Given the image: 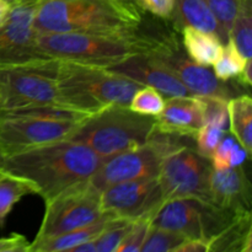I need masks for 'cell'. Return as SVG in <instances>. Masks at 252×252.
Returning a JSON list of instances; mask_svg holds the SVG:
<instances>
[{
    "label": "cell",
    "mask_w": 252,
    "mask_h": 252,
    "mask_svg": "<svg viewBox=\"0 0 252 252\" xmlns=\"http://www.w3.org/2000/svg\"><path fill=\"white\" fill-rule=\"evenodd\" d=\"M101 161L88 145L62 139L1 158L0 167L32 182L37 194L47 201L78 182L90 180Z\"/></svg>",
    "instance_id": "cell-1"
},
{
    "label": "cell",
    "mask_w": 252,
    "mask_h": 252,
    "mask_svg": "<svg viewBox=\"0 0 252 252\" xmlns=\"http://www.w3.org/2000/svg\"><path fill=\"white\" fill-rule=\"evenodd\" d=\"M143 17L128 0H37V33H89L122 36L138 32Z\"/></svg>",
    "instance_id": "cell-2"
},
{
    "label": "cell",
    "mask_w": 252,
    "mask_h": 252,
    "mask_svg": "<svg viewBox=\"0 0 252 252\" xmlns=\"http://www.w3.org/2000/svg\"><path fill=\"white\" fill-rule=\"evenodd\" d=\"M140 84L100 66L59 61L62 107L91 116L113 105L128 106Z\"/></svg>",
    "instance_id": "cell-3"
},
{
    "label": "cell",
    "mask_w": 252,
    "mask_h": 252,
    "mask_svg": "<svg viewBox=\"0 0 252 252\" xmlns=\"http://www.w3.org/2000/svg\"><path fill=\"white\" fill-rule=\"evenodd\" d=\"M158 37L139 31L130 34L38 33L36 39L39 53L46 58L110 68L120 62L148 53Z\"/></svg>",
    "instance_id": "cell-4"
},
{
    "label": "cell",
    "mask_w": 252,
    "mask_h": 252,
    "mask_svg": "<svg viewBox=\"0 0 252 252\" xmlns=\"http://www.w3.org/2000/svg\"><path fill=\"white\" fill-rule=\"evenodd\" d=\"M88 115L59 107L0 112V159L47 143L69 139Z\"/></svg>",
    "instance_id": "cell-5"
},
{
    "label": "cell",
    "mask_w": 252,
    "mask_h": 252,
    "mask_svg": "<svg viewBox=\"0 0 252 252\" xmlns=\"http://www.w3.org/2000/svg\"><path fill=\"white\" fill-rule=\"evenodd\" d=\"M155 130V117L113 105L89 116L69 139L88 145L101 159L142 147Z\"/></svg>",
    "instance_id": "cell-6"
},
{
    "label": "cell",
    "mask_w": 252,
    "mask_h": 252,
    "mask_svg": "<svg viewBox=\"0 0 252 252\" xmlns=\"http://www.w3.org/2000/svg\"><path fill=\"white\" fill-rule=\"evenodd\" d=\"M58 59L41 58L0 68L1 111L63 108L58 91Z\"/></svg>",
    "instance_id": "cell-7"
},
{
    "label": "cell",
    "mask_w": 252,
    "mask_h": 252,
    "mask_svg": "<svg viewBox=\"0 0 252 252\" xmlns=\"http://www.w3.org/2000/svg\"><path fill=\"white\" fill-rule=\"evenodd\" d=\"M180 135L167 134L155 129L142 147L126 150L101 161L90 182L103 191L111 185L132 180L157 177L164 158L179 148L189 145Z\"/></svg>",
    "instance_id": "cell-8"
},
{
    "label": "cell",
    "mask_w": 252,
    "mask_h": 252,
    "mask_svg": "<svg viewBox=\"0 0 252 252\" xmlns=\"http://www.w3.org/2000/svg\"><path fill=\"white\" fill-rule=\"evenodd\" d=\"M101 192L90 180L78 182L47 199L36 238L58 235L94 223L102 216Z\"/></svg>",
    "instance_id": "cell-9"
},
{
    "label": "cell",
    "mask_w": 252,
    "mask_h": 252,
    "mask_svg": "<svg viewBox=\"0 0 252 252\" xmlns=\"http://www.w3.org/2000/svg\"><path fill=\"white\" fill-rule=\"evenodd\" d=\"M209 159L202 157L191 144L179 148L164 158L158 180L165 202L194 198L209 203Z\"/></svg>",
    "instance_id": "cell-10"
},
{
    "label": "cell",
    "mask_w": 252,
    "mask_h": 252,
    "mask_svg": "<svg viewBox=\"0 0 252 252\" xmlns=\"http://www.w3.org/2000/svg\"><path fill=\"white\" fill-rule=\"evenodd\" d=\"M148 54L166 66L184 84L191 95L221 96L229 98V88L224 81L219 80L208 66L194 63L187 56L174 33L158 37Z\"/></svg>",
    "instance_id": "cell-11"
},
{
    "label": "cell",
    "mask_w": 252,
    "mask_h": 252,
    "mask_svg": "<svg viewBox=\"0 0 252 252\" xmlns=\"http://www.w3.org/2000/svg\"><path fill=\"white\" fill-rule=\"evenodd\" d=\"M100 202L102 213L134 221H150L165 198L157 176L111 185L101 191Z\"/></svg>",
    "instance_id": "cell-12"
},
{
    "label": "cell",
    "mask_w": 252,
    "mask_h": 252,
    "mask_svg": "<svg viewBox=\"0 0 252 252\" xmlns=\"http://www.w3.org/2000/svg\"><path fill=\"white\" fill-rule=\"evenodd\" d=\"M36 4H15L0 26V68L46 58L39 53L33 17Z\"/></svg>",
    "instance_id": "cell-13"
},
{
    "label": "cell",
    "mask_w": 252,
    "mask_h": 252,
    "mask_svg": "<svg viewBox=\"0 0 252 252\" xmlns=\"http://www.w3.org/2000/svg\"><path fill=\"white\" fill-rule=\"evenodd\" d=\"M106 69L137 81L140 85L152 86L165 97L191 95L184 84L166 66L148 53L129 57Z\"/></svg>",
    "instance_id": "cell-14"
},
{
    "label": "cell",
    "mask_w": 252,
    "mask_h": 252,
    "mask_svg": "<svg viewBox=\"0 0 252 252\" xmlns=\"http://www.w3.org/2000/svg\"><path fill=\"white\" fill-rule=\"evenodd\" d=\"M206 118L203 96H175L165 98L161 112L155 116V129L167 134L196 138Z\"/></svg>",
    "instance_id": "cell-15"
},
{
    "label": "cell",
    "mask_w": 252,
    "mask_h": 252,
    "mask_svg": "<svg viewBox=\"0 0 252 252\" xmlns=\"http://www.w3.org/2000/svg\"><path fill=\"white\" fill-rule=\"evenodd\" d=\"M209 203L228 211H250L251 184L243 165L211 170Z\"/></svg>",
    "instance_id": "cell-16"
},
{
    "label": "cell",
    "mask_w": 252,
    "mask_h": 252,
    "mask_svg": "<svg viewBox=\"0 0 252 252\" xmlns=\"http://www.w3.org/2000/svg\"><path fill=\"white\" fill-rule=\"evenodd\" d=\"M206 101V118L197 133L196 149L202 157L209 159L228 130V100L221 96H203Z\"/></svg>",
    "instance_id": "cell-17"
},
{
    "label": "cell",
    "mask_w": 252,
    "mask_h": 252,
    "mask_svg": "<svg viewBox=\"0 0 252 252\" xmlns=\"http://www.w3.org/2000/svg\"><path fill=\"white\" fill-rule=\"evenodd\" d=\"M112 218L115 217L103 213L97 220L81 228L47 238H34L27 252H71L76 246L97 238Z\"/></svg>",
    "instance_id": "cell-18"
},
{
    "label": "cell",
    "mask_w": 252,
    "mask_h": 252,
    "mask_svg": "<svg viewBox=\"0 0 252 252\" xmlns=\"http://www.w3.org/2000/svg\"><path fill=\"white\" fill-rule=\"evenodd\" d=\"M170 19L175 22L176 29L191 26L201 31L211 32L218 36L223 43L229 38V34L204 0H175L174 11Z\"/></svg>",
    "instance_id": "cell-19"
},
{
    "label": "cell",
    "mask_w": 252,
    "mask_h": 252,
    "mask_svg": "<svg viewBox=\"0 0 252 252\" xmlns=\"http://www.w3.org/2000/svg\"><path fill=\"white\" fill-rule=\"evenodd\" d=\"M251 212H241L209 240V252H251Z\"/></svg>",
    "instance_id": "cell-20"
},
{
    "label": "cell",
    "mask_w": 252,
    "mask_h": 252,
    "mask_svg": "<svg viewBox=\"0 0 252 252\" xmlns=\"http://www.w3.org/2000/svg\"><path fill=\"white\" fill-rule=\"evenodd\" d=\"M182 47L187 56L202 66L213 65L220 54L223 42L211 32L201 31L194 27L185 26L181 30Z\"/></svg>",
    "instance_id": "cell-21"
},
{
    "label": "cell",
    "mask_w": 252,
    "mask_h": 252,
    "mask_svg": "<svg viewBox=\"0 0 252 252\" xmlns=\"http://www.w3.org/2000/svg\"><path fill=\"white\" fill-rule=\"evenodd\" d=\"M228 120L230 133L239 144L251 154L252 152V98L240 95L228 100Z\"/></svg>",
    "instance_id": "cell-22"
},
{
    "label": "cell",
    "mask_w": 252,
    "mask_h": 252,
    "mask_svg": "<svg viewBox=\"0 0 252 252\" xmlns=\"http://www.w3.org/2000/svg\"><path fill=\"white\" fill-rule=\"evenodd\" d=\"M29 194H37V189L29 180L7 172L0 177V228L4 226L15 204Z\"/></svg>",
    "instance_id": "cell-23"
},
{
    "label": "cell",
    "mask_w": 252,
    "mask_h": 252,
    "mask_svg": "<svg viewBox=\"0 0 252 252\" xmlns=\"http://www.w3.org/2000/svg\"><path fill=\"white\" fill-rule=\"evenodd\" d=\"M229 38L245 59L252 58V5L251 0H241L240 7L234 20Z\"/></svg>",
    "instance_id": "cell-24"
},
{
    "label": "cell",
    "mask_w": 252,
    "mask_h": 252,
    "mask_svg": "<svg viewBox=\"0 0 252 252\" xmlns=\"http://www.w3.org/2000/svg\"><path fill=\"white\" fill-rule=\"evenodd\" d=\"M251 59V58H250ZM248 59L244 58L230 38L223 44L220 54L213 63V73L219 80L229 81L230 79L238 78L243 71Z\"/></svg>",
    "instance_id": "cell-25"
},
{
    "label": "cell",
    "mask_w": 252,
    "mask_h": 252,
    "mask_svg": "<svg viewBox=\"0 0 252 252\" xmlns=\"http://www.w3.org/2000/svg\"><path fill=\"white\" fill-rule=\"evenodd\" d=\"M135 221L126 218H112L105 226L102 233L94 239L96 252H117L125 236L132 229Z\"/></svg>",
    "instance_id": "cell-26"
},
{
    "label": "cell",
    "mask_w": 252,
    "mask_h": 252,
    "mask_svg": "<svg viewBox=\"0 0 252 252\" xmlns=\"http://www.w3.org/2000/svg\"><path fill=\"white\" fill-rule=\"evenodd\" d=\"M164 105L165 97L161 93L152 86L142 85L133 94L128 107L139 115L155 117L161 112Z\"/></svg>",
    "instance_id": "cell-27"
},
{
    "label": "cell",
    "mask_w": 252,
    "mask_h": 252,
    "mask_svg": "<svg viewBox=\"0 0 252 252\" xmlns=\"http://www.w3.org/2000/svg\"><path fill=\"white\" fill-rule=\"evenodd\" d=\"M186 238L170 230L150 225L140 252H174Z\"/></svg>",
    "instance_id": "cell-28"
},
{
    "label": "cell",
    "mask_w": 252,
    "mask_h": 252,
    "mask_svg": "<svg viewBox=\"0 0 252 252\" xmlns=\"http://www.w3.org/2000/svg\"><path fill=\"white\" fill-rule=\"evenodd\" d=\"M226 33H230L241 0H204Z\"/></svg>",
    "instance_id": "cell-29"
},
{
    "label": "cell",
    "mask_w": 252,
    "mask_h": 252,
    "mask_svg": "<svg viewBox=\"0 0 252 252\" xmlns=\"http://www.w3.org/2000/svg\"><path fill=\"white\" fill-rule=\"evenodd\" d=\"M239 143L233 135H229L228 133L224 134L219 144L212 153L209 161H211L212 169L214 170H224L230 167L229 162H230V157L233 154L234 150L239 147Z\"/></svg>",
    "instance_id": "cell-30"
},
{
    "label": "cell",
    "mask_w": 252,
    "mask_h": 252,
    "mask_svg": "<svg viewBox=\"0 0 252 252\" xmlns=\"http://www.w3.org/2000/svg\"><path fill=\"white\" fill-rule=\"evenodd\" d=\"M150 228L149 220H137L132 226L125 239L122 240L121 245L118 246L117 252H140L143 243H144L147 234Z\"/></svg>",
    "instance_id": "cell-31"
},
{
    "label": "cell",
    "mask_w": 252,
    "mask_h": 252,
    "mask_svg": "<svg viewBox=\"0 0 252 252\" xmlns=\"http://www.w3.org/2000/svg\"><path fill=\"white\" fill-rule=\"evenodd\" d=\"M135 5L160 19H170L174 11L175 0H135Z\"/></svg>",
    "instance_id": "cell-32"
},
{
    "label": "cell",
    "mask_w": 252,
    "mask_h": 252,
    "mask_svg": "<svg viewBox=\"0 0 252 252\" xmlns=\"http://www.w3.org/2000/svg\"><path fill=\"white\" fill-rule=\"evenodd\" d=\"M29 245L27 239L16 233L0 238V252H27Z\"/></svg>",
    "instance_id": "cell-33"
},
{
    "label": "cell",
    "mask_w": 252,
    "mask_h": 252,
    "mask_svg": "<svg viewBox=\"0 0 252 252\" xmlns=\"http://www.w3.org/2000/svg\"><path fill=\"white\" fill-rule=\"evenodd\" d=\"M174 252H209V241L203 239H186Z\"/></svg>",
    "instance_id": "cell-34"
},
{
    "label": "cell",
    "mask_w": 252,
    "mask_h": 252,
    "mask_svg": "<svg viewBox=\"0 0 252 252\" xmlns=\"http://www.w3.org/2000/svg\"><path fill=\"white\" fill-rule=\"evenodd\" d=\"M251 65H252V58L251 59H248V61H246L245 65H244L243 71H241L240 75H239L238 78H236L239 80V83L243 84V85L246 86V88H250L251 84H252Z\"/></svg>",
    "instance_id": "cell-35"
},
{
    "label": "cell",
    "mask_w": 252,
    "mask_h": 252,
    "mask_svg": "<svg viewBox=\"0 0 252 252\" xmlns=\"http://www.w3.org/2000/svg\"><path fill=\"white\" fill-rule=\"evenodd\" d=\"M11 6L12 5L10 4L7 0H0V26L4 24L5 21L9 17L10 11H11Z\"/></svg>",
    "instance_id": "cell-36"
},
{
    "label": "cell",
    "mask_w": 252,
    "mask_h": 252,
    "mask_svg": "<svg viewBox=\"0 0 252 252\" xmlns=\"http://www.w3.org/2000/svg\"><path fill=\"white\" fill-rule=\"evenodd\" d=\"M37 0H11V5L15 4H36Z\"/></svg>",
    "instance_id": "cell-37"
},
{
    "label": "cell",
    "mask_w": 252,
    "mask_h": 252,
    "mask_svg": "<svg viewBox=\"0 0 252 252\" xmlns=\"http://www.w3.org/2000/svg\"><path fill=\"white\" fill-rule=\"evenodd\" d=\"M4 174H5V171H4V170L1 169V167H0V177H1L2 175H4Z\"/></svg>",
    "instance_id": "cell-38"
}]
</instances>
